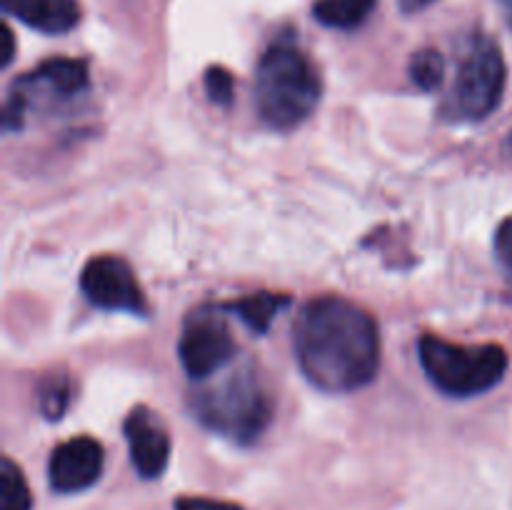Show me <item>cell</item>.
<instances>
[{
	"instance_id": "1",
	"label": "cell",
	"mask_w": 512,
	"mask_h": 510,
	"mask_svg": "<svg viewBox=\"0 0 512 510\" xmlns=\"http://www.w3.org/2000/svg\"><path fill=\"white\" fill-rule=\"evenodd\" d=\"M300 370L325 393H353L380 368V333L373 315L345 298L325 295L303 305L293 325Z\"/></svg>"
},
{
	"instance_id": "2",
	"label": "cell",
	"mask_w": 512,
	"mask_h": 510,
	"mask_svg": "<svg viewBox=\"0 0 512 510\" xmlns=\"http://www.w3.org/2000/svg\"><path fill=\"white\" fill-rule=\"evenodd\" d=\"M320 93L318 70L293 43L278 40L265 50L255 73V110L268 128H298L318 108Z\"/></svg>"
},
{
	"instance_id": "3",
	"label": "cell",
	"mask_w": 512,
	"mask_h": 510,
	"mask_svg": "<svg viewBox=\"0 0 512 510\" xmlns=\"http://www.w3.org/2000/svg\"><path fill=\"white\" fill-rule=\"evenodd\" d=\"M190 408L205 428L243 445L258 440L275 413L273 395L250 365L233 370L220 383L193 390Z\"/></svg>"
},
{
	"instance_id": "4",
	"label": "cell",
	"mask_w": 512,
	"mask_h": 510,
	"mask_svg": "<svg viewBox=\"0 0 512 510\" xmlns=\"http://www.w3.org/2000/svg\"><path fill=\"white\" fill-rule=\"evenodd\" d=\"M418 355L430 383L450 398H475L488 393L508 373V353L495 343L458 345L435 335H423Z\"/></svg>"
},
{
	"instance_id": "5",
	"label": "cell",
	"mask_w": 512,
	"mask_h": 510,
	"mask_svg": "<svg viewBox=\"0 0 512 510\" xmlns=\"http://www.w3.org/2000/svg\"><path fill=\"white\" fill-rule=\"evenodd\" d=\"M508 68L500 45L488 35H473L458 65L443 115L458 123L485 120L500 105L505 93Z\"/></svg>"
},
{
	"instance_id": "6",
	"label": "cell",
	"mask_w": 512,
	"mask_h": 510,
	"mask_svg": "<svg viewBox=\"0 0 512 510\" xmlns=\"http://www.w3.org/2000/svg\"><path fill=\"white\" fill-rule=\"evenodd\" d=\"M225 308H198L185 318L180 363L193 380H205L235 358V340L225 323Z\"/></svg>"
},
{
	"instance_id": "7",
	"label": "cell",
	"mask_w": 512,
	"mask_h": 510,
	"mask_svg": "<svg viewBox=\"0 0 512 510\" xmlns=\"http://www.w3.org/2000/svg\"><path fill=\"white\" fill-rule=\"evenodd\" d=\"M80 288L95 308L130 313L138 318L148 315L143 288L135 280L133 268L118 255H98L88 260L80 273Z\"/></svg>"
},
{
	"instance_id": "8",
	"label": "cell",
	"mask_w": 512,
	"mask_h": 510,
	"mask_svg": "<svg viewBox=\"0 0 512 510\" xmlns=\"http://www.w3.org/2000/svg\"><path fill=\"white\" fill-rule=\"evenodd\" d=\"M103 463V448L95 438L78 435V438L65 440L50 455V485L58 493H80L103 475Z\"/></svg>"
},
{
	"instance_id": "9",
	"label": "cell",
	"mask_w": 512,
	"mask_h": 510,
	"mask_svg": "<svg viewBox=\"0 0 512 510\" xmlns=\"http://www.w3.org/2000/svg\"><path fill=\"white\" fill-rule=\"evenodd\" d=\"M123 428L135 470L148 480L160 478L170 460V435L163 420L150 408L138 405L130 410Z\"/></svg>"
},
{
	"instance_id": "10",
	"label": "cell",
	"mask_w": 512,
	"mask_h": 510,
	"mask_svg": "<svg viewBox=\"0 0 512 510\" xmlns=\"http://www.w3.org/2000/svg\"><path fill=\"white\" fill-rule=\"evenodd\" d=\"M88 63L78 58H50L40 63L33 73L15 80L25 93H48L50 98H75L88 90Z\"/></svg>"
},
{
	"instance_id": "11",
	"label": "cell",
	"mask_w": 512,
	"mask_h": 510,
	"mask_svg": "<svg viewBox=\"0 0 512 510\" xmlns=\"http://www.w3.org/2000/svg\"><path fill=\"white\" fill-rule=\"evenodd\" d=\"M3 10L28 28L48 35H63L80 20L78 0H0Z\"/></svg>"
},
{
	"instance_id": "12",
	"label": "cell",
	"mask_w": 512,
	"mask_h": 510,
	"mask_svg": "<svg viewBox=\"0 0 512 510\" xmlns=\"http://www.w3.org/2000/svg\"><path fill=\"white\" fill-rule=\"evenodd\" d=\"M290 303V295L285 293H253L248 298H240L235 303L225 305V310L238 315L253 333H265L275 315Z\"/></svg>"
},
{
	"instance_id": "13",
	"label": "cell",
	"mask_w": 512,
	"mask_h": 510,
	"mask_svg": "<svg viewBox=\"0 0 512 510\" xmlns=\"http://www.w3.org/2000/svg\"><path fill=\"white\" fill-rule=\"evenodd\" d=\"M375 3L378 0H318L313 15L325 28L353 30L370 18Z\"/></svg>"
},
{
	"instance_id": "14",
	"label": "cell",
	"mask_w": 512,
	"mask_h": 510,
	"mask_svg": "<svg viewBox=\"0 0 512 510\" xmlns=\"http://www.w3.org/2000/svg\"><path fill=\"white\" fill-rule=\"evenodd\" d=\"M28 480L10 458L0 460V510H30Z\"/></svg>"
},
{
	"instance_id": "15",
	"label": "cell",
	"mask_w": 512,
	"mask_h": 510,
	"mask_svg": "<svg viewBox=\"0 0 512 510\" xmlns=\"http://www.w3.org/2000/svg\"><path fill=\"white\" fill-rule=\"evenodd\" d=\"M445 78V58L433 48L418 50L410 60V80L418 85L425 93H433L435 88H440Z\"/></svg>"
},
{
	"instance_id": "16",
	"label": "cell",
	"mask_w": 512,
	"mask_h": 510,
	"mask_svg": "<svg viewBox=\"0 0 512 510\" xmlns=\"http://www.w3.org/2000/svg\"><path fill=\"white\" fill-rule=\"evenodd\" d=\"M70 398H73V388H70V380L65 375L48 380L40 388V413L48 420H60L68 410Z\"/></svg>"
},
{
	"instance_id": "17",
	"label": "cell",
	"mask_w": 512,
	"mask_h": 510,
	"mask_svg": "<svg viewBox=\"0 0 512 510\" xmlns=\"http://www.w3.org/2000/svg\"><path fill=\"white\" fill-rule=\"evenodd\" d=\"M205 90H208V98L213 100L215 105H230L233 103V75L225 68H208L205 73Z\"/></svg>"
},
{
	"instance_id": "18",
	"label": "cell",
	"mask_w": 512,
	"mask_h": 510,
	"mask_svg": "<svg viewBox=\"0 0 512 510\" xmlns=\"http://www.w3.org/2000/svg\"><path fill=\"white\" fill-rule=\"evenodd\" d=\"M175 510H243L235 503H225V500L215 498H195V495H185V498L175 500Z\"/></svg>"
},
{
	"instance_id": "19",
	"label": "cell",
	"mask_w": 512,
	"mask_h": 510,
	"mask_svg": "<svg viewBox=\"0 0 512 510\" xmlns=\"http://www.w3.org/2000/svg\"><path fill=\"white\" fill-rule=\"evenodd\" d=\"M495 253H498L500 263L512 270V215L500 223L498 233H495Z\"/></svg>"
},
{
	"instance_id": "20",
	"label": "cell",
	"mask_w": 512,
	"mask_h": 510,
	"mask_svg": "<svg viewBox=\"0 0 512 510\" xmlns=\"http://www.w3.org/2000/svg\"><path fill=\"white\" fill-rule=\"evenodd\" d=\"M13 55H15V40H13V30L5 25L3 28V68H8L13 63Z\"/></svg>"
},
{
	"instance_id": "21",
	"label": "cell",
	"mask_w": 512,
	"mask_h": 510,
	"mask_svg": "<svg viewBox=\"0 0 512 510\" xmlns=\"http://www.w3.org/2000/svg\"><path fill=\"white\" fill-rule=\"evenodd\" d=\"M430 3H435V0H400V8H403L405 13H415V10L428 8Z\"/></svg>"
},
{
	"instance_id": "22",
	"label": "cell",
	"mask_w": 512,
	"mask_h": 510,
	"mask_svg": "<svg viewBox=\"0 0 512 510\" xmlns=\"http://www.w3.org/2000/svg\"><path fill=\"white\" fill-rule=\"evenodd\" d=\"M500 8V13H503L505 23H508V28L512 30V0H495Z\"/></svg>"
}]
</instances>
